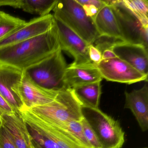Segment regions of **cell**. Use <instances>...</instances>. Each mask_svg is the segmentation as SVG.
Returning a JSON list of instances; mask_svg holds the SVG:
<instances>
[{"label":"cell","mask_w":148,"mask_h":148,"mask_svg":"<svg viewBox=\"0 0 148 148\" xmlns=\"http://www.w3.org/2000/svg\"><path fill=\"white\" fill-rule=\"evenodd\" d=\"M103 77L96 64L91 62L83 64L67 66L64 82L68 88L87 84L101 82Z\"/></svg>","instance_id":"15"},{"label":"cell","mask_w":148,"mask_h":148,"mask_svg":"<svg viewBox=\"0 0 148 148\" xmlns=\"http://www.w3.org/2000/svg\"><path fill=\"white\" fill-rule=\"evenodd\" d=\"M71 90L82 108H99L102 94L101 82L75 86Z\"/></svg>","instance_id":"18"},{"label":"cell","mask_w":148,"mask_h":148,"mask_svg":"<svg viewBox=\"0 0 148 148\" xmlns=\"http://www.w3.org/2000/svg\"><path fill=\"white\" fill-rule=\"evenodd\" d=\"M53 17L61 21L89 45L99 36L93 20L86 14L76 0H58Z\"/></svg>","instance_id":"4"},{"label":"cell","mask_w":148,"mask_h":148,"mask_svg":"<svg viewBox=\"0 0 148 148\" xmlns=\"http://www.w3.org/2000/svg\"><path fill=\"white\" fill-rule=\"evenodd\" d=\"M118 58L112 49H106L102 53V60H107Z\"/></svg>","instance_id":"29"},{"label":"cell","mask_w":148,"mask_h":148,"mask_svg":"<svg viewBox=\"0 0 148 148\" xmlns=\"http://www.w3.org/2000/svg\"><path fill=\"white\" fill-rule=\"evenodd\" d=\"M125 109H130L136 118L142 131L148 129V86L145 84L141 89L125 92Z\"/></svg>","instance_id":"16"},{"label":"cell","mask_w":148,"mask_h":148,"mask_svg":"<svg viewBox=\"0 0 148 148\" xmlns=\"http://www.w3.org/2000/svg\"><path fill=\"white\" fill-rule=\"evenodd\" d=\"M58 92L46 90L35 84L24 72L17 90L18 96L22 103L21 108L27 109L50 103L55 99Z\"/></svg>","instance_id":"11"},{"label":"cell","mask_w":148,"mask_h":148,"mask_svg":"<svg viewBox=\"0 0 148 148\" xmlns=\"http://www.w3.org/2000/svg\"><path fill=\"white\" fill-rule=\"evenodd\" d=\"M62 128L67 130L85 148H92L85 136L81 122L71 121L66 122Z\"/></svg>","instance_id":"23"},{"label":"cell","mask_w":148,"mask_h":148,"mask_svg":"<svg viewBox=\"0 0 148 148\" xmlns=\"http://www.w3.org/2000/svg\"><path fill=\"white\" fill-rule=\"evenodd\" d=\"M88 51L90 60L96 64L100 63L102 60V53L99 50L93 45H90Z\"/></svg>","instance_id":"27"},{"label":"cell","mask_w":148,"mask_h":148,"mask_svg":"<svg viewBox=\"0 0 148 148\" xmlns=\"http://www.w3.org/2000/svg\"><path fill=\"white\" fill-rule=\"evenodd\" d=\"M67 65L60 48L24 71L31 81L50 90L59 92L67 89L64 76Z\"/></svg>","instance_id":"3"},{"label":"cell","mask_w":148,"mask_h":148,"mask_svg":"<svg viewBox=\"0 0 148 148\" xmlns=\"http://www.w3.org/2000/svg\"><path fill=\"white\" fill-rule=\"evenodd\" d=\"M2 125L12 136L18 148H34L26 123L19 110L12 114H1Z\"/></svg>","instance_id":"14"},{"label":"cell","mask_w":148,"mask_h":148,"mask_svg":"<svg viewBox=\"0 0 148 148\" xmlns=\"http://www.w3.org/2000/svg\"></svg>","instance_id":"32"},{"label":"cell","mask_w":148,"mask_h":148,"mask_svg":"<svg viewBox=\"0 0 148 148\" xmlns=\"http://www.w3.org/2000/svg\"><path fill=\"white\" fill-rule=\"evenodd\" d=\"M26 21L0 11V40L25 25Z\"/></svg>","instance_id":"21"},{"label":"cell","mask_w":148,"mask_h":148,"mask_svg":"<svg viewBox=\"0 0 148 148\" xmlns=\"http://www.w3.org/2000/svg\"><path fill=\"white\" fill-rule=\"evenodd\" d=\"M19 111L23 118L31 121L44 132L58 148H86L67 130L49 123L27 109L22 108Z\"/></svg>","instance_id":"10"},{"label":"cell","mask_w":148,"mask_h":148,"mask_svg":"<svg viewBox=\"0 0 148 148\" xmlns=\"http://www.w3.org/2000/svg\"><path fill=\"white\" fill-rule=\"evenodd\" d=\"M93 22L99 36L123 40L116 20L111 6L106 5L98 12Z\"/></svg>","instance_id":"17"},{"label":"cell","mask_w":148,"mask_h":148,"mask_svg":"<svg viewBox=\"0 0 148 148\" xmlns=\"http://www.w3.org/2000/svg\"><path fill=\"white\" fill-rule=\"evenodd\" d=\"M54 24L53 15L39 17L26 22L13 32L0 40V48L32 38L45 33Z\"/></svg>","instance_id":"9"},{"label":"cell","mask_w":148,"mask_h":148,"mask_svg":"<svg viewBox=\"0 0 148 148\" xmlns=\"http://www.w3.org/2000/svg\"><path fill=\"white\" fill-rule=\"evenodd\" d=\"M24 119L33 141L35 144L40 148H58L57 144L33 123L27 119Z\"/></svg>","instance_id":"22"},{"label":"cell","mask_w":148,"mask_h":148,"mask_svg":"<svg viewBox=\"0 0 148 148\" xmlns=\"http://www.w3.org/2000/svg\"><path fill=\"white\" fill-rule=\"evenodd\" d=\"M96 65L103 78L107 81L131 84L140 81L147 82L148 79V75L119 58L102 60Z\"/></svg>","instance_id":"7"},{"label":"cell","mask_w":148,"mask_h":148,"mask_svg":"<svg viewBox=\"0 0 148 148\" xmlns=\"http://www.w3.org/2000/svg\"><path fill=\"white\" fill-rule=\"evenodd\" d=\"M57 1L58 0H19L18 8L43 17L50 14Z\"/></svg>","instance_id":"19"},{"label":"cell","mask_w":148,"mask_h":148,"mask_svg":"<svg viewBox=\"0 0 148 148\" xmlns=\"http://www.w3.org/2000/svg\"><path fill=\"white\" fill-rule=\"evenodd\" d=\"M80 4L86 14L94 19L99 10L106 5L103 0H76Z\"/></svg>","instance_id":"24"},{"label":"cell","mask_w":148,"mask_h":148,"mask_svg":"<svg viewBox=\"0 0 148 148\" xmlns=\"http://www.w3.org/2000/svg\"><path fill=\"white\" fill-rule=\"evenodd\" d=\"M81 123L85 136L92 148H102L95 132L84 117Z\"/></svg>","instance_id":"25"},{"label":"cell","mask_w":148,"mask_h":148,"mask_svg":"<svg viewBox=\"0 0 148 148\" xmlns=\"http://www.w3.org/2000/svg\"><path fill=\"white\" fill-rule=\"evenodd\" d=\"M16 111L0 94V115L12 114Z\"/></svg>","instance_id":"28"},{"label":"cell","mask_w":148,"mask_h":148,"mask_svg":"<svg viewBox=\"0 0 148 148\" xmlns=\"http://www.w3.org/2000/svg\"><path fill=\"white\" fill-rule=\"evenodd\" d=\"M0 148H18L11 134L2 124L0 125Z\"/></svg>","instance_id":"26"},{"label":"cell","mask_w":148,"mask_h":148,"mask_svg":"<svg viewBox=\"0 0 148 148\" xmlns=\"http://www.w3.org/2000/svg\"><path fill=\"white\" fill-rule=\"evenodd\" d=\"M23 73V71L12 66L0 64V94L16 110L22 106L17 90Z\"/></svg>","instance_id":"12"},{"label":"cell","mask_w":148,"mask_h":148,"mask_svg":"<svg viewBox=\"0 0 148 148\" xmlns=\"http://www.w3.org/2000/svg\"><path fill=\"white\" fill-rule=\"evenodd\" d=\"M104 1L112 8L123 41L143 45L148 48V27L143 26L135 15L125 5L122 0H105Z\"/></svg>","instance_id":"6"},{"label":"cell","mask_w":148,"mask_h":148,"mask_svg":"<svg viewBox=\"0 0 148 148\" xmlns=\"http://www.w3.org/2000/svg\"><path fill=\"white\" fill-rule=\"evenodd\" d=\"M54 18L58 29L60 48L71 54L74 59L73 65L91 63L89 56L90 45L64 24Z\"/></svg>","instance_id":"8"},{"label":"cell","mask_w":148,"mask_h":148,"mask_svg":"<svg viewBox=\"0 0 148 148\" xmlns=\"http://www.w3.org/2000/svg\"><path fill=\"white\" fill-rule=\"evenodd\" d=\"M60 48L58 29L37 37L0 48V64L12 66L24 71Z\"/></svg>","instance_id":"1"},{"label":"cell","mask_w":148,"mask_h":148,"mask_svg":"<svg viewBox=\"0 0 148 148\" xmlns=\"http://www.w3.org/2000/svg\"><path fill=\"white\" fill-rule=\"evenodd\" d=\"M125 5L138 20L143 26L148 27V1L147 0H122Z\"/></svg>","instance_id":"20"},{"label":"cell","mask_w":148,"mask_h":148,"mask_svg":"<svg viewBox=\"0 0 148 148\" xmlns=\"http://www.w3.org/2000/svg\"><path fill=\"white\" fill-rule=\"evenodd\" d=\"M112 49L118 58L148 75V48L145 46L121 40L115 43Z\"/></svg>","instance_id":"13"},{"label":"cell","mask_w":148,"mask_h":148,"mask_svg":"<svg viewBox=\"0 0 148 148\" xmlns=\"http://www.w3.org/2000/svg\"><path fill=\"white\" fill-rule=\"evenodd\" d=\"M83 116L97 135L102 148H121L125 132L119 122L99 108H82Z\"/></svg>","instance_id":"5"},{"label":"cell","mask_w":148,"mask_h":148,"mask_svg":"<svg viewBox=\"0 0 148 148\" xmlns=\"http://www.w3.org/2000/svg\"><path fill=\"white\" fill-rule=\"evenodd\" d=\"M1 118H0V125H1Z\"/></svg>","instance_id":"31"},{"label":"cell","mask_w":148,"mask_h":148,"mask_svg":"<svg viewBox=\"0 0 148 148\" xmlns=\"http://www.w3.org/2000/svg\"><path fill=\"white\" fill-rule=\"evenodd\" d=\"M33 144L34 145V148H40V147H39V146H38V145H37L35 144V143H34L33 142Z\"/></svg>","instance_id":"30"},{"label":"cell","mask_w":148,"mask_h":148,"mask_svg":"<svg viewBox=\"0 0 148 148\" xmlns=\"http://www.w3.org/2000/svg\"><path fill=\"white\" fill-rule=\"evenodd\" d=\"M27 110L44 121L58 127L66 122H81L84 118L82 106L71 88L59 92L55 99L50 103Z\"/></svg>","instance_id":"2"}]
</instances>
